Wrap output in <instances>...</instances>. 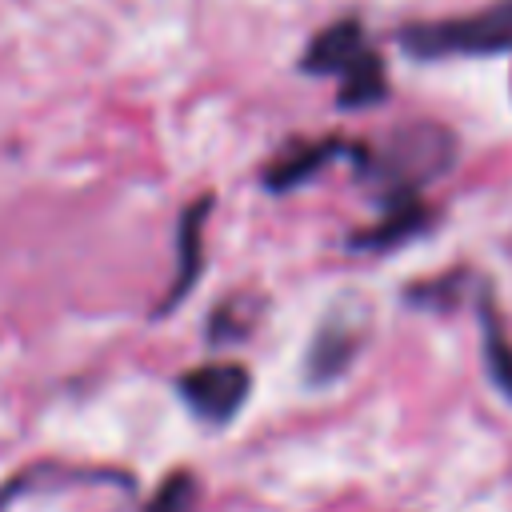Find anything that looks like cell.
Returning a JSON list of instances; mask_svg holds the SVG:
<instances>
[{"instance_id": "cell-1", "label": "cell", "mask_w": 512, "mask_h": 512, "mask_svg": "<svg viewBox=\"0 0 512 512\" xmlns=\"http://www.w3.org/2000/svg\"><path fill=\"white\" fill-rule=\"evenodd\" d=\"M348 164L356 168V180H364L376 192V200L424 196V188L456 164V136L440 124H428V120L404 124L380 148L356 144Z\"/></svg>"}, {"instance_id": "cell-2", "label": "cell", "mask_w": 512, "mask_h": 512, "mask_svg": "<svg viewBox=\"0 0 512 512\" xmlns=\"http://www.w3.org/2000/svg\"><path fill=\"white\" fill-rule=\"evenodd\" d=\"M300 68L308 76H336L340 108H376L388 100V76L380 52L368 44L360 20H336L324 32L312 36V44L300 56Z\"/></svg>"}, {"instance_id": "cell-3", "label": "cell", "mask_w": 512, "mask_h": 512, "mask_svg": "<svg viewBox=\"0 0 512 512\" xmlns=\"http://www.w3.org/2000/svg\"><path fill=\"white\" fill-rule=\"evenodd\" d=\"M400 48L416 60H456V56H504L512 52V0H492L468 16L404 24L396 32Z\"/></svg>"}, {"instance_id": "cell-4", "label": "cell", "mask_w": 512, "mask_h": 512, "mask_svg": "<svg viewBox=\"0 0 512 512\" xmlns=\"http://www.w3.org/2000/svg\"><path fill=\"white\" fill-rule=\"evenodd\" d=\"M364 340H368V308L356 296H340L336 304H328V312L316 320L304 348V364H300L304 384L308 388L340 384L360 360Z\"/></svg>"}, {"instance_id": "cell-5", "label": "cell", "mask_w": 512, "mask_h": 512, "mask_svg": "<svg viewBox=\"0 0 512 512\" xmlns=\"http://www.w3.org/2000/svg\"><path fill=\"white\" fill-rule=\"evenodd\" d=\"M180 404L208 428H228L248 396H252V372L240 360H204L172 380Z\"/></svg>"}, {"instance_id": "cell-6", "label": "cell", "mask_w": 512, "mask_h": 512, "mask_svg": "<svg viewBox=\"0 0 512 512\" xmlns=\"http://www.w3.org/2000/svg\"><path fill=\"white\" fill-rule=\"evenodd\" d=\"M212 196H196L184 212H180V220H176V272H172V280H168V288H164V296H160V304L152 308V320H164V316H172L188 296H192V288L200 284V276H204V256H208V248H204V224H208V216H212Z\"/></svg>"}, {"instance_id": "cell-7", "label": "cell", "mask_w": 512, "mask_h": 512, "mask_svg": "<svg viewBox=\"0 0 512 512\" xmlns=\"http://www.w3.org/2000/svg\"><path fill=\"white\" fill-rule=\"evenodd\" d=\"M380 204V216L376 224H364L360 232L348 236V248L352 252H364V256H384L392 248H404L412 244L416 236H424L432 228V208L424 196H384L376 200Z\"/></svg>"}, {"instance_id": "cell-8", "label": "cell", "mask_w": 512, "mask_h": 512, "mask_svg": "<svg viewBox=\"0 0 512 512\" xmlns=\"http://www.w3.org/2000/svg\"><path fill=\"white\" fill-rule=\"evenodd\" d=\"M356 148V140H340V136H324V140H300V144H288L260 176V184L268 192H292L308 180L320 176V168H328L332 160H348Z\"/></svg>"}, {"instance_id": "cell-9", "label": "cell", "mask_w": 512, "mask_h": 512, "mask_svg": "<svg viewBox=\"0 0 512 512\" xmlns=\"http://www.w3.org/2000/svg\"><path fill=\"white\" fill-rule=\"evenodd\" d=\"M476 324H480V360H484V376L488 384L512 404V336L504 328L500 304H496V288L480 276L476 284Z\"/></svg>"}, {"instance_id": "cell-10", "label": "cell", "mask_w": 512, "mask_h": 512, "mask_svg": "<svg viewBox=\"0 0 512 512\" xmlns=\"http://www.w3.org/2000/svg\"><path fill=\"white\" fill-rule=\"evenodd\" d=\"M472 280H476V272H468V268H452L436 280H416L404 288V304L420 308V312H452L464 300V288Z\"/></svg>"}, {"instance_id": "cell-11", "label": "cell", "mask_w": 512, "mask_h": 512, "mask_svg": "<svg viewBox=\"0 0 512 512\" xmlns=\"http://www.w3.org/2000/svg\"><path fill=\"white\" fill-rule=\"evenodd\" d=\"M200 504V480L192 468H172L156 488L152 496L144 500L140 512H196Z\"/></svg>"}, {"instance_id": "cell-12", "label": "cell", "mask_w": 512, "mask_h": 512, "mask_svg": "<svg viewBox=\"0 0 512 512\" xmlns=\"http://www.w3.org/2000/svg\"><path fill=\"white\" fill-rule=\"evenodd\" d=\"M244 304H248V296H228V300L216 304V312H212V320H208V332H204L212 348L240 344V340L252 332L248 324H236V320H252V316L244 312Z\"/></svg>"}]
</instances>
